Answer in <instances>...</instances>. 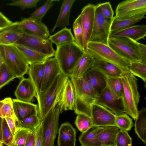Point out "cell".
<instances>
[{
  "instance_id": "836d02e7",
  "label": "cell",
  "mask_w": 146,
  "mask_h": 146,
  "mask_svg": "<svg viewBox=\"0 0 146 146\" xmlns=\"http://www.w3.org/2000/svg\"><path fill=\"white\" fill-rule=\"evenodd\" d=\"M106 81L107 86L113 96L117 99H121L123 88L121 77H106Z\"/></svg>"
},
{
  "instance_id": "ba28073f",
  "label": "cell",
  "mask_w": 146,
  "mask_h": 146,
  "mask_svg": "<svg viewBox=\"0 0 146 146\" xmlns=\"http://www.w3.org/2000/svg\"><path fill=\"white\" fill-rule=\"evenodd\" d=\"M60 113L57 104L48 113L41 121L43 146H54L58 131L59 116Z\"/></svg>"
},
{
  "instance_id": "ab89813d",
  "label": "cell",
  "mask_w": 146,
  "mask_h": 146,
  "mask_svg": "<svg viewBox=\"0 0 146 146\" xmlns=\"http://www.w3.org/2000/svg\"><path fill=\"white\" fill-rule=\"evenodd\" d=\"M32 130L17 126L11 146H25L28 136Z\"/></svg>"
},
{
  "instance_id": "f35d334b",
  "label": "cell",
  "mask_w": 146,
  "mask_h": 146,
  "mask_svg": "<svg viewBox=\"0 0 146 146\" xmlns=\"http://www.w3.org/2000/svg\"><path fill=\"white\" fill-rule=\"evenodd\" d=\"M116 125L120 130L128 132L133 125L132 119L125 113L116 115Z\"/></svg>"
},
{
  "instance_id": "4316f807",
  "label": "cell",
  "mask_w": 146,
  "mask_h": 146,
  "mask_svg": "<svg viewBox=\"0 0 146 146\" xmlns=\"http://www.w3.org/2000/svg\"><path fill=\"white\" fill-rule=\"evenodd\" d=\"M95 59L87 52L85 53L80 59L70 77L80 78L84 76L93 66Z\"/></svg>"
},
{
  "instance_id": "681fc988",
  "label": "cell",
  "mask_w": 146,
  "mask_h": 146,
  "mask_svg": "<svg viewBox=\"0 0 146 146\" xmlns=\"http://www.w3.org/2000/svg\"><path fill=\"white\" fill-rule=\"evenodd\" d=\"M5 118L9 129L14 136L17 129V124L16 122L13 119L10 117H6Z\"/></svg>"
},
{
  "instance_id": "bcb514c9",
  "label": "cell",
  "mask_w": 146,
  "mask_h": 146,
  "mask_svg": "<svg viewBox=\"0 0 146 146\" xmlns=\"http://www.w3.org/2000/svg\"><path fill=\"white\" fill-rule=\"evenodd\" d=\"M39 1V0H13L7 5L18 7L23 10L35 7Z\"/></svg>"
},
{
  "instance_id": "680465c9",
  "label": "cell",
  "mask_w": 146,
  "mask_h": 146,
  "mask_svg": "<svg viewBox=\"0 0 146 146\" xmlns=\"http://www.w3.org/2000/svg\"><path fill=\"white\" fill-rule=\"evenodd\" d=\"M2 28H0V30Z\"/></svg>"
},
{
  "instance_id": "11a10c76",
  "label": "cell",
  "mask_w": 146,
  "mask_h": 146,
  "mask_svg": "<svg viewBox=\"0 0 146 146\" xmlns=\"http://www.w3.org/2000/svg\"><path fill=\"white\" fill-rule=\"evenodd\" d=\"M3 62V59L0 51V66Z\"/></svg>"
},
{
  "instance_id": "e575fe53",
  "label": "cell",
  "mask_w": 146,
  "mask_h": 146,
  "mask_svg": "<svg viewBox=\"0 0 146 146\" xmlns=\"http://www.w3.org/2000/svg\"><path fill=\"white\" fill-rule=\"evenodd\" d=\"M3 100V103L0 106V117L2 118L10 117L13 119L17 124L18 121L14 112L12 99L10 97L6 98Z\"/></svg>"
},
{
  "instance_id": "8d00e7d4",
  "label": "cell",
  "mask_w": 146,
  "mask_h": 146,
  "mask_svg": "<svg viewBox=\"0 0 146 146\" xmlns=\"http://www.w3.org/2000/svg\"><path fill=\"white\" fill-rule=\"evenodd\" d=\"M128 69L132 74L141 79L145 84L146 64L140 62L131 63L128 66Z\"/></svg>"
},
{
  "instance_id": "60d3db41",
  "label": "cell",
  "mask_w": 146,
  "mask_h": 146,
  "mask_svg": "<svg viewBox=\"0 0 146 146\" xmlns=\"http://www.w3.org/2000/svg\"><path fill=\"white\" fill-rule=\"evenodd\" d=\"M75 123L82 133L87 131L93 125L91 117L83 114L77 115Z\"/></svg>"
},
{
  "instance_id": "6da1fadb",
  "label": "cell",
  "mask_w": 146,
  "mask_h": 146,
  "mask_svg": "<svg viewBox=\"0 0 146 146\" xmlns=\"http://www.w3.org/2000/svg\"><path fill=\"white\" fill-rule=\"evenodd\" d=\"M75 93L74 110L76 114H83L91 117L92 108L97 100L98 94L85 77H70Z\"/></svg>"
},
{
  "instance_id": "44dd1931",
  "label": "cell",
  "mask_w": 146,
  "mask_h": 146,
  "mask_svg": "<svg viewBox=\"0 0 146 146\" xmlns=\"http://www.w3.org/2000/svg\"><path fill=\"white\" fill-rule=\"evenodd\" d=\"M12 103L15 114L18 122L32 115L38 114L37 104L17 99H13Z\"/></svg>"
},
{
  "instance_id": "ac0fdd59",
  "label": "cell",
  "mask_w": 146,
  "mask_h": 146,
  "mask_svg": "<svg viewBox=\"0 0 146 146\" xmlns=\"http://www.w3.org/2000/svg\"><path fill=\"white\" fill-rule=\"evenodd\" d=\"M146 35L145 25H133L119 31L110 32L109 38L127 37L137 42L144 39Z\"/></svg>"
},
{
  "instance_id": "b9f144b4",
  "label": "cell",
  "mask_w": 146,
  "mask_h": 146,
  "mask_svg": "<svg viewBox=\"0 0 146 146\" xmlns=\"http://www.w3.org/2000/svg\"><path fill=\"white\" fill-rule=\"evenodd\" d=\"M15 78L14 74L3 62L0 66V89Z\"/></svg>"
},
{
  "instance_id": "e0dca14e",
  "label": "cell",
  "mask_w": 146,
  "mask_h": 146,
  "mask_svg": "<svg viewBox=\"0 0 146 146\" xmlns=\"http://www.w3.org/2000/svg\"><path fill=\"white\" fill-rule=\"evenodd\" d=\"M60 113L64 111L74 110L75 93L74 86L69 78L62 90L58 103Z\"/></svg>"
},
{
  "instance_id": "7bdbcfd3",
  "label": "cell",
  "mask_w": 146,
  "mask_h": 146,
  "mask_svg": "<svg viewBox=\"0 0 146 146\" xmlns=\"http://www.w3.org/2000/svg\"><path fill=\"white\" fill-rule=\"evenodd\" d=\"M55 0H47L41 6L31 14V18L41 21L43 17L53 5V2Z\"/></svg>"
},
{
  "instance_id": "9f6ffc18",
  "label": "cell",
  "mask_w": 146,
  "mask_h": 146,
  "mask_svg": "<svg viewBox=\"0 0 146 146\" xmlns=\"http://www.w3.org/2000/svg\"><path fill=\"white\" fill-rule=\"evenodd\" d=\"M3 102L2 100L0 101V106L2 104Z\"/></svg>"
},
{
  "instance_id": "2e32d148",
  "label": "cell",
  "mask_w": 146,
  "mask_h": 146,
  "mask_svg": "<svg viewBox=\"0 0 146 146\" xmlns=\"http://www.w3.org/2000/svg\"><path fill=\"white\" fill-rule=\"evenodd\" d=\"M145 11H146V0L124 1L118 5L114 17L117 18L125 17Z\"/></svg>"
},
{
  "instance_id": "8992f818",
  "label": "cell",
  "mask_w": 146,
  "mask_h": 146,
  "mask_svg": "<svg viewBox=\"0 0 146 146\" xmlns=\"http://www.w3.org/2000/svg\"><path fill=\"white\" fill-rule=\"evenodd\" d=\"M0 51L4 62L16 78H22L28 73L29 65L14 45H0Z\"/></svg>"
},
{
  "instance_id": "3957f363",
  "label": "cell",
  "mask_w": 146,
  "mask_h": 146,
  "mask_svg": "<svg viewBox=\"0 0 146 146\" xmlns=\"http://www.w3.org/2000/svg\"><path fill=\"white\" fill-rule=\"evenodd\" d=\"M85 53L83 49L74 41L56 46L54 56L61 72L69 78Z\"/></svg>"
},
{
  "instance_id": "f546056e",
  "label": "cell",
  "mask_w": 146,
  "mask_h": 146,
  "mask_svg": "<svg viewBox=\"0 0 146 146\" xmlns=\"http://www.w3.org/2000/svg\"><path fill=\"white\" fill-rule=\"evenodd\" d=\"M29 65L44 63L49 57L21 45L14 44Z\"/></svg>"
},
{
  "instance_id": "cb8c5ba5",
  "label": "cell",
  "mask_w": 146,
  "mask_h": 146,
  "mask_svg": "<svg viewBox=\"0 0 146 146\" xmlns=\"http://www.w3.org/2000/svg\"><path fill=\"white\" fill-rule=\"evenodd\" d=\"M119 130L116 125L98 127L97 134L102 146H115V139Z\"/></svg>"
},
{
  "instance_id": "9a60e30c",
  "label": "cell",
  "mask_w": 146,
  "mask_h": 146,
  "mask_svg": "<svg viewBox=\"0 0 146 146\" xmlns=\"http://www.w3.org/2000/svg\"><path fill=\"white\" fill-rule=\"evenodd\" d=\"M61 73L56 58L54 57L48 58L44 63L43 78L40 93L46 90L56 78Z\"/></svg>"
},
{
  "instance_id": "30bf717a",
  "label": "cell",
  "mask_w": 146,
  "mask_h": 146,
  "mask_svg": "<svg viewBox=\"0 0 146 146\" xmlns=\"http://www.w3.org/2000/svg\"><path fill=\"white\" fill-rule=\"evenodd\" d=\"M15 44L23 46L50 58L54 56L55 50L48 38H45L23 34Z\"/></svg>"
},
{
  "instance_id": "f1b7e54d",
  "label": "cell",
  "mask_w": 146,
  "mask_h": 146,
  "mask_svg": "<svg viewBox=\"0 0 146 146\" xmlns=\"http://www.w3.org/2000/svg\"><path fill=\"white\" fill-rule=\"evenodd\" d=\"M84 76L98 94L106 86V77L99 71L91 68Z\"/></svg>"
},
{
  "instance_id": "52a82bcc",
  "label": "cell",
  "mask_w": 146,
  "mask_h": 146,
  "mask_svg": "<svg viewBox=\"0 0 146 146\" xmlns=\"http://www.w3.org/2000/svg\"><path fill=\"white\" fill-rule=\"evenodd\" d=\"M86 52L95 60L109 62L124 71L129 70L128 66L130 63L119 56L108 45L89 42Z\"/></svg>"
},
{
  "instance_id": "f5cc1de1",
  "label": "cell",
  "mask_w": 146,
  "mask_h": 146,
  "mask_svg": "<svg viewBox=\"0 0 146 146\" xmlns=\"http://www.w3.org/2000/svg\"><path fill=\"white\" fill-rule=\"evenodd\" d=\"M139 46L142 57L143 61L142 63L146 64V46L144 44L139 43Z\"/></svg>"
},
{
  "instance_id": "83f0119b",
  "label": "cell",
  "mask_w": 146,
  "mask_h": 146,
  "mask_svg": "<svg viewBox=\"0 0 146 146\" xmlns=\"http://www.w3.org/2000/svg\"><path fill=\"white\" fill-rule=\"evenodd\" d=\"M44 63L29 65L28 73L36 92V98L40 94L43 74Z\"/></svg>"
},
{
  "instance_id": "6f0895ef",
  "label": "cell",
  "mask_w": 146,
  "mask_h": 146,
  "mask_svg": "<svg viewBox=\"0 0 146 146\" xmlns=\"http://www.w3.org/2000/svg\"><path fill=\"white\" fill-rule=\"evenodd\" d=\"M3 144L1 142H0V146H3Z\"/></svg>"
},
{
  "instance_id": "7402d4cb",
  "label": "cell",
  "mask_w": 146,
  "mask_h": 146,
  "mask_svg": "<svg viewBox=\"0 0 146 146\" xmlns=\"http://www.w3.org/2000/svg\"><path fill=\"white\" fill-rule=\"evenodd\" d=\"M76 132L68 122L62 124L58 130V146H75Z\"/></svg>"
},
{
  "instance_id": "484cf974",
  "label": "cell",
  "mask_w": 146,
  "mask_h": 146,
  "mask_svg": "<svg viewBox=\"0 0 146 146\" xmlns=\"http://www.w3.org/2000/svg\"><path fill=\"white\" fill-rule=\"evenodd\" d=\"M76 0H64L60 9V12L56 23L52 29V33L57 27L64 28L70 25L69 18L70 11Z\"/></svg>"
},
{
  "instance_id": "4fadbf2b",
  "label": "cell",
  "mask_w": 146,
  "mask_h": 146,
  "mask_svg": "<svg viewBox=\"0 0 146 146\" xmlns=\"http://www.w3.org/2000/svg\"><path fill=\"white\" fill-rule=\"evenodd\" d=\"M95 7L94 5L88 4L83 8L80 14L83 29V50L85 53L92 32Z\"/></svg>"
},
{
  "instance_id": "816d5d0a",
  "label": "cell",
  "mask_w": 146,
  "mask_h": 146,
  "mask_svg": "<svg viewBox=\"0 0 146 146\" xmlns=\"http://www.w3.org/2000/svg\"><path fill=\"white\" fill-rule=\"evenodd\" d=\"M35 130L31 131L29 133L25 146H35Z\"/></svg>"
},
{
  "instance_id": "d6986e66",
  "label": "cell",
  "mask_w": 146,
  "mask_h": 146,
  "mask_svg": "<svg viewBox=\"0 0 146 146\" xmlns=\"http://www.w3.org/2000/svg\"><path fill=\"white\" fill-rule=\"evenodd\" d=\"M15 94L17 99L29 102H31L35 97H36L35 89L29 77L21 78Z\"/></svg>"
},
{
  "instance_id": "7dc6e473",
  "label": "cell",
  "mask_w": 146,
  "mask_h": 146,
  "mask_svg": "<svg viewBox=\"0 0 146 146\" xmlns=\"http://www.w3.org/2000/svg\"><path fill=\"white\" fill-rule=\"evenodd\" d=\"M104 16L107 19L112 20L114 13L109 2L99 4Z\"/></svg>"
},
{
  "instance_id": "d590c367",
  "label": "cell",
  "mask_w": 146,
  "mask_h": 146,
  "mask_svg": "<svg viewBox=\"0 0 146 146\" xmlns=\"http://www.w3.org/2000/svg\"><path fill=\"white\" fill-rule=\"evenodd\" d=\"M41 122L38 115L36 114L19 121L17 123V126L34 130L40 125Z\"/></svg>"
},
{
  "instance_id": "d4e9b609",
  "label": "cell",
  "mask_w": 146,
  "mask_h": 146,
  "mask_svg": "<svg viewBox=\"0 0 146 146\" xmlns=\"http://www.w3.org/2000/svg\"><path fill=\"white\" fill-rule=\"evenodd\" d=\"M91 68L101 73L106 77H120L125 71L111 63L95 59Z\"/></svg>"
},
{
  "instance_id": "5b68a950",
  "label": "cell",
  "mask_w": 146,
  "mask_h": 146,
  "mask_svg": "<svg viewBox=\"0 0 146 146\" xmlns=\"http://www.w3.org/2000/svg\"><path fill=\"white\" fill-rule=\"evenodd\" d=\"M108 45L129 63L142 62L139 42L127 37L109 38Z\"/></svg>"
},
{
  "instance_id": "4dcf8cb0",
  "label": "cell",
  "mask_w": 146,
  "mask_h": 146,
  "mask_svg": "<svg viewBox=\"0 0 146 146\" xmlns=\"http://www.w3.org/2000/svg\"><path fill=\"white\" fill-rule=\"evenodd\" d=\"M98 127L92 125L87 131L82 133L79 139L81 146H102L97 135Z\"/></svg>"
},
{
  "instance_id": "db71d44e",
  "label": "cell",
  "mask_w": 146,
  "mask_h": 146,
  "mask_svg": "<svg viewBox=\"0 0 146 146\" xmlns=\"http://www.w3.org/2000/svg\"><path fill=\"white\" fill-rule=\"evenodd\" d=\"M3 118L0 117V142L3 143L2 124Z\"/></svg>"
},
{
  "instance_id": "c3c4849f",
  "label": "cell",
  "mask_w": 146,
  "mask_h": 146,
  "mask_svg": "<svg viewBox=\"0 0 146 146\" xmlns=\"http://www.w3.org/2000/svg\"><path fill=\"white\" fill-rule=\"evenodd\" d=\"M35 146H43V139L40 125L35 130Z\"/></svg>"
},
{
  "instance_id": "ffe728a7",
  "label": "cell",
  "mask_w": 146,
  "mask_h": 146,
  "mask_svg": "<svg viewBox=\"0 0 146 146\" xmlns=\"http://www.w3.org/2000/svg\"><path fill=\"white\" fill-rule=\"evenodd\" d=\"M18 22H13L0 30V45L14 44L22 36L23 34L18 27Z\"/></svg>"
},
{
  "instance_id": "f6af8a7d",
  "label": "cell",
  "mask_w": 146,
  "mask_h": 146,
  "mask_svg": "<svg viewBox=\"0 0 146 146\" xmlns=\"http://www.w3.org/2000/svg\"><path fill=\"white\" fill-rule=\"evenodd\" d=\"M3 143L7 146H11L14 136L9 129L5 118H3L2 124Z\"/></svg>"
},
{
  "instance_id": "7a4b0ae2",
  "label": "cell",
  "mask_w": 146,
  "mask_h": 146,
  "mask_svg": "<svg viewBox=\"0 0 146 146\" xmlns=\"http://www.w3.org/2000/svg\"><path fill=\"white\" fill-rule=\"evenodd\" d=\"M120 77L123 85L121 100L124 113L135 120L138 114L140 98L137 79L129 70L124 71Z\"/></svg>"
},
{
  "instance_id": "277c9868",
  "label": "cell",
  "mask_w": 146,
  "mask_h": 146,
  "mask_svg": "<svg viewBox=\"0 0 146 146\" xmlns=\"http://www.w3.org/2000/svg\"><path fill=\"white\" fill-rule=\"evenodd\" d=\"M69 78L61 73L47 90L41 93L36 98L38 115L41 121L49 111L58 104L62 90Z\"/></svg>"
},
{
  "instance_id": "74e56055",
  "label": "cell",
  "mask_w": 146,
  "mask_h": 146,
  "mask_svg": "<svg viewBox=\"0 0 146 146\" xmlns=\"http://www.w3.org/2000/svg\"><path fill=\"white\" fill-rule=\"evenodd\" d=\"M73 28L75 41L83 49V29L80 15L74 22Z\"/></svg>"
},
{
  "instance_id": "9c48e42d",
  "label": "cell",
  "mask_w": 146,
  "mask_h": 146,
  "mask_svg": "<svg viewBox=\"0 0 146 146\" xmlns=\"http://www.w3.org/2000/svg\"><path fill=\"white\" fill-rule=\"evenodd\" d=\"M112 21L104 16L99 4L96 5L93 29L89 42L108 45Z\"/></svg>"
},
{
  "instance_id": "5bb4252c",
  "label": "cell",
  "mask_w": 146,
  "mask_h": 146,
  "mask_svg": "<svg viewBox=\"0 0 146 146\" xmlns=\"http://www.w3.org/2000/svg\"><path fill=\"white\" fill-rule=\"evenodd\" d=\"M95 103L106 107L116 115L125 113L121 99L115 98L107 86L98 94Z\"/></svg>"
},
{
  "instance_id": "1f68e13d",
  "label": "cell",
  "mask_w": 146,
  "mask_h": 146,
  "mask_svg": "<svg viewBox=\"0 0 146 146\" xmlns=\"http://www.w3.org/2000/svg\"><path fill=\"white\" fill-rule=\"evenodd\" d=\"M135 131L138 137L145 144L146 143V109L143 108L138 111L135 120Z\"/></svg>"
},
{
  "instance_id": "ee69618b",
  "label": "cell",
  "mask_w": 146,
  "mask_h": 146,
  "mask_svg": "<svg viewBox=\"0 0 146 146\" xmlns=\"http://www.w3.org/2000/svg\"><path fill=\"white\" fill-rule=\"evenodd\" d=\"M132 139L128 132L119 130L115 141V146H132Z\"/></svg>"
},
{
  "instance_id": "8fae6325",
  "label": "cell",
  "mask_w": 146,
  "mask_h": 146,
  "mask_svg": "<svg viewBox=\"0 0 146 146\" xmlns=\"http://www.w3.org/2000/svg\"><path fill=\"white\" fill-rule=\"evenodd\" d=\"M18 26L23 34L45 38L49 36L47 27L41 21L30 17L23 18Z\"/></svg>"
},
{
  "instance_id": "603a6c76",
  "label": "cell",
  "mask_w": 146,
  "mask_h": 146,
  "mask_svg": "<svg viewBox=\"0 0 146 146\" xmlns=\"http://www.w3.org/2000/svg\"><path fill=\"white\" fill-rule=\"evenodd\" d=\"M146 11L125 17L115 18L113 17L111 23L110 32L119 31L129 27L140 21L145 18Z\"/></svg>"
},
{
  "instance_id": "d6a6232c",
  "label": "cell",
  "mask_w": 146,
  "mask_h": 146,
  "mask_svg": "<svg viewBox=\"0 0 146 146\" xmlns=\"http://www.w3.org/2000/svg\"><path fill=\"white\" fill-rule=\"evenodd\" d=\"M56 46L75 41L71 29L63 28L54 35H49L48 38Z\"/></svg>"
},
{
  "instance_id": "7c38bea8",
  "label": "cell",
  "mask_w": 146,
  "mask_h": 146,
  "mask_svg": "<svg viewBox=\"0 0 146 146\" xmlns=\"http://www.w3.org/2000/svg\"><path fill=\"white\" fill-rule=\"evenodd\" d=\"M116 117L115 114L102 105L95 103L92 106L91 117L93 125L98 127L116 125Z\"/></svg>"
},
{
  "instance_id": "f907efd6",
  "label": "cell",
  "mask_w": 146,
  "mask_h": 146,
  "mask_svg": "<svg viewBox=\"0 0 146 146\" xmlns=\"http://www.w3.org/2000/svg\"><path fill=\"white\" fill-rule=\"evenodd\" d=\"M13 23L0 12V28H3L10 25Z\"/></svg>"
}]
</instances>
